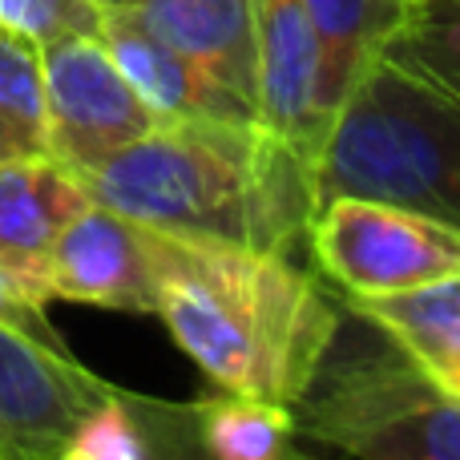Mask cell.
Instances as JSON below:
<instances>
[{
  "instance_id": "20",
  "label": "cell",
  "mask_w": 460,
  "mask_h": 460,
  "mask_svg": "<svg viewBox=\"0 0 460 460\" xmlns=\"http://www.w3.org/2000/svg\"><path fill=\"white\" fill-rule=\"evenodd\" d=\"M142 4V0H102V8H134Z\"/></svg>"
},
{
  "instance_id": "4",
  "label": "cell",
  "mask_w": 460,
  "mask_h": 460,
  "mask_svg": "<svg viewBox=\"0 0 460 460\" xmlns=\"http://www.w3.org/2000/svg\"><path fill=\"white\" fill-rule=\"evenodd\" d=\"M295 432L348 460H460V400L343 303L340 332L295 400Z\"/></svg>"
},
{
  "instance_id": "11",
  "label": "cell",
  "mask_w": 460,
  "mask_h": 460,
  "mask_svg": "<svg viewBox=\"0 0 460 460\" xmlns=\"http://www.w3.org/2000/svg\"><path fill=\"white\" fill-rule=\"evenodd\" d=\"M89 190L57 158L0 162V267L49 303V251L89 207Z\"/></svg>"
},
{
  "instance_id": "9",
  "label": "cell",
  "mask_w": 460,
  "mask_h": 460,
  "mask_svg": "<svg viewBox=\"0 0 460 460\" xmlns=\"http://www.w3.org/2000/svg\"><path fill=\"white\" fill-rule=\"evenodd\" d=\"M259 126L315 158L327 134L319 105V40L303 0H254Z\"/></svg>"
},
{
  "instance_id": "2",
  "label": "cell",
  "mask_w": 460,
  "mask_h": 460,
  "mask_svg": "<svg viewBox=\"0 0 460 460\" xmlns=\"http://www.w3.org/2000/svg\"><path fill=\"white\" fill-rule=\"evenodd\" d=\"M137 226L291 254L319 210L315 158L259 121L178 118L77 174Z\"/></svg>"
},
{
  "instance_id": "17",
  "label": "cell",
  "mask_w": 460,
  "mask_h": 460,
  "mask_svg": "<svg viewBox=\"0 0 460 460\" xmlns=\"http://www.w3.org/2000/svg\"><path fill=\"white\" fill-rule=\"evenodd\" d=\"M384 53L460 97V0H412Z\"/></svg>"
},
{
  "instance_id": "7",
  "label": "cell",
  "mask_w": 460,
  "mask_h": 460,
  "mask_svg": "<svg viewBox=\"0 0 460 460\" xmlns=\"http://www.w3.org/2000/svg\"><path fill=\"white\" fill-rule=\"evenodd\" d=\"M110 388L65 343L0 323V460H57Z\"/></svg>"
},
{
  "instance_id": "8",
  "label": "cell",
  "mask_w": 460,
  "mask_h": 460,
  "mask_svg": "<svg viewBox=\"0 0 460 460\" xmlns=\"http://www.w3.org/2000/svg\"><path fill=\"white\" fill-rule=\"evenodd\" d=\"M49 299L154 315V275L146 230L89 202L49 251Z\"/></svg>"
},
{
  "instance_id": "10",
  "label": "cell",
  "mask_w": 460,
  "mask_h": 460,
  "mask_svg": "<svg viewBox=\"0 0 460 460\" xmlns=\"http://www.w3.org/2000/svg\"><path fill=\"white\" fill-rule=\"evenodd\" d=\"M121 13L137 29L194 65L218 89L251 105L259 118V49H254V0H142Z\"/></svg>"
},
{
  "instance_id": "13",
  "label": "cell",
  "mask_w": 460,
  "mask_h": 460,
  "mask_svg": "<svg viewBox=\"0 0 460 460\" xmlns=\"http://www.w3.org/2000/svg\"><path fill=\"white\" fill-rule=\"evenodd\" d=\"M343 303L380 327L445 396L460 400V275Z\"/></svg>"
},
{
  "instance_id": "14",
  "label": "cell",
  "mask_w": 460,
  "mask_h": 460,
  "mask_svg": "<svg viewBox=\"0 0 460 460\" xmlns=\"http://www.w3.org/2000/svg\"><path fill=\"white\" fill-rule=\"evenodd\" d=\"M319 40V105L335 118L359 73L388 49L412 0H303Z\"/></svg>"
},
{
  "instance_id": "15",
  "label": "cell",
  "mask_w": 460,
  "mask_h": 460,
  "mask_svg": "<svg viewBox=\"0 0 460 460\" xmlns=\"http://www.w3.org/2000/svg\"><path fill=\"white\" fill-rule=\"evenodd\" d=\"M190 408L207 460H283L295 437V408L267 400L223 392Z\"/></svg>"
},
{
  "instance_id": "19",
  "label": "cell",
  "mask_w": 460,
  "mask_h": 460,
  "mask_svg": "<svg viewBox=\"0 0 460 460\" xmlns=\"http://www.w3.org/2000/svg\"><path fill=\"white\" fill-rule=\"evenodd\" d=\"M0 323L16 327V332H24V335H37V340H49V343H65L61 332L49 323L45 299H37V295L16 275H8L4 267H0Z\"/></svg>"
},
{
  "instance_id": "3",
  "label": "cell",
  "mask_w": 460,
  "mask_h": 460,
  "mask_svg": "<svg viewBox=\"0 0 460 460\" xmlns=\"http://www.w3.org/2000/svg\"><path fill=\"white\" fill-rule=\"evenodd\" d=\"M384 199L460 226V97L380 53L315 150V199Z\"/></svg>"
},
{
  "instance_id": "12",
  "label": "cell",
  "mask_w": 460,
  "mask_h": 460,
  "mask_svg": "<svg viewBox=\"0 0 460 460\" xmlns=\"http://www.w3.org/2000/svg\"><path fill=\"white\" fill-rule=\"evenodd\" d=\"M102 40L134 93L146 102V110L158 121L178 118H223V121H259L251 105L230 97L210 77H202L186 57H178L170 45H162L154 32L137 29L121 13H105Z\"/></svg>"
},
{
  "instance_id": "21",
  "label": "cell",
  "mask_w": 460,
  "mask_h": 460,
  "mask_svg": "<svg viewBox=\"0 0 460 460\" xmlns=\"http://www.w3.org/2000/svg\"><path fill=\"white\" fill-rule=\"evenodd\" d=\"M97 4H102V0H97Z\"/></svg>"
},
{
  "instance_id": "18",
  "label": "cell",
  "mask_w": 460,
  "mask_h": 460,
  "mask_svg": "<svg viewBox=\"0 0 460 460\" xmlns=\"http://www.w3.org/2000/svg\"><path fill=\"white\" fill-rule=\"evenodd\" d=\"M105 8L97 0H0V32L49 45L61 37H97Z\"/></svg>"
},
{
  "instance_id": "16",
  "label": "cell",
  "mask_w": 460,
  "mask_h": 460,
  "mask_svg": "<svg viewBox=\"0 0 460 460\" xmlns=\"http://www.w3.org/2000/svg\"><path fill=\"white\" fill-rule=\"evenodd\" d=\"M53 158L40 45L0 32V162Z\"/></svg>"
},
{
  "instance_id": "6",
  "label": "cell",
  "mask_w": 460,
  "mask_h": 460,
  "mask_svg": "<svg viewBox=\"0 0 460 460\" xmlns=\"http://www.w3.org/2000/svg\"><path fill=\"white\" fill-rule=\"evenodd\" d=\"M49 110V154L73 174H89L121 146L158 126L146 102L97 37H61L40 45Z\"/></svg>"
},
{
  "instance_id": "1",
  "label": "cell",
  "mask_w": 460,
  "mask_h": 460,
  "mask_svg": "<svg viewBox=\"0 0 460 460\" xmlns=\"http://www.w3.org/2000/svg\"><path fill=\"white\" fill-rule=\"evenodd\" d=\"M146 230L154 315L223 392L295 408L332 348L343 303L291 254Z\"/></svg>"
},
{
  "instance_id": "5",
  "label": "cell",
  "mask_w": 460,
  "mask_h": 460,
  "mask_svg": "<svg viewBox=\"0 0 460 460\" xmlns=\"http://www.w3.org/2000/svg\"><path fill=\"white\" fill-rule=\"evenodd\" d=\"M307 243L348 299L396 295L460 275V226L384 199L340 194L319 202Z\"/></svg>"
}]
</instances>
